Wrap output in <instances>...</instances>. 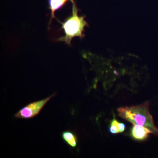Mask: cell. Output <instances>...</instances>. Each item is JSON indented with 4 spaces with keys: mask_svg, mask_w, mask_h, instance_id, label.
I'll return each instance as SVG.
<instances>
[{
    "mask_svg": "<svg viewBox=\"0 0 158 158\" xmlns=\"http://www.w3.org/2000/svg\"><path fill=\"white\" fill-rule=\"evenodd\" d=\"M59 22L62 25V29L64 30L65 35L59 37L57 41L65 42L71 45L72 40L75 37L83 39L85 37L84 30L88 23L85 20V16H80L78 14V9L75 3L73 4L72 13L65 21Z\"/></svg>",
    "mask_w": 158,
    "mask_h": 158,
    "instance_id": "cell-2",
    "label": "cell"
},
{
    "mask_svg": "<svg viewBox=\"0 0 158 158\" xmlns=\"http://www.w3.org/2000/svg\"><path fill=\"white\" fill-rule=\"evenodd\" d=\"M125 129V126L124 123L118 122L115 118L113 119L110 129V132L113 134L123 133Z\"/></svg>",
    "mask_w": 158,
    "mask_h": 158,
    "instance_id": "cell-7",
    "label": "cell"
},
{
    "mask_svg": "<svg viewBox=\"0 0 158 158\" xmlns=\"http://www.w3.org/2000/svg\"><path fill=\"white\" fill-rule=\"evenodd\" d=\"M152 131L148 128L138 125H134L131 130V135L133 138L139 141L146 139Z\"/></svg>",
    "mask_w": 158,
    "mask_h": 158,
    "instance_id": "cell-4",
    "label": "cell"
},
{
    "mask_svg": "<svg viewBox=\"0 0 158 158\" xmlns=\"http://www.w3.org/2000/svg\"><path fill=\"white\" fill-rule=\"evenodd\" d=\"M69 1H70L72 4L74 3L73 0H49V9H50L51 11V16L49 27H50L53 19H56V16H55L56 11L65 6V4Z\"/></svg>",
    "mask_w": 158,
    "mask_h": 158,
    "instance_id": "cell-5",
    "label": "cell"
},
{
    "mask_svg": "<svg viewBox=\"0 0 158 158\" xmlns=\"http://www.w3.org/2000/svg\"><path fill=\"white\" fill-rule=\"evenodd\" d=\"M62 139L70 147H76L77 142V138L73 132L69 131H65L62 133Z\"/></svg>",
    "mask_w": 158,
    "mask_h": 158,
    "instance_id": "cell-6",
    "label": "cell"
},
{
    "mask_svg": "<svg viewBox=\"0 0 158 158\" xmlns=\"http://www.w3.org/2000/svg\"><path fill=\"white\" fill-rule=\"evenodd\" d=\"M118 116L134 125L148 128L155 135H158V128L156 126L149 110V102L138 106L120 107L117 109Z\"/></svg>",
    "mask_w": 158,
    "mask_h": 158,
    "instance_id": "cell-1",
    "label": "cell"
},
{
    "mask_svg": "<svg viewBox=\"0 0 158 158\" xmlns=\"http://www.w3.org/2000/svg\"><path fill=\"white\" fill-rule=\"evenodd\" d=\"M55 96V94L44 99L33 102L21 109L15 115L16 118L28 119L37 116L40 112L44 107L49 101L53 97Z\"/></svg>",
    "mask_w": 158,
    "mask_h": 158,
    "instance_id": "cell-3",
    "label": "cell"
}]
</instances>
